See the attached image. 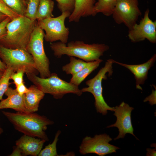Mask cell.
I'll use <instances>...</instances> for the list:
<instances>
[{"instance_id": "1", "label": "cell", "mask_w": 156, "mask_h": 156, "mask_svg": "<svg viewBox=\"0 0 156 156\" xmlns=\"http://www.w3.org/2000/svg\"><path fill=\"white\" fill-rule=\"evenodd\" d=\"M2 113L18 131L25 135L49 140L45 131L48 125L54 122L45 116L27 112L2 111Z\"/></svg>"}, {"instance_id": "2", "label": "cell", "mask_w": 156, "mask_h": 156, "mask_svg": "<svg viewBox=\"0 0 156 156\" xmlns=\"http://www.w3.org/2000/svg\"><path fill=\"white\" fill-rule=\"evenodd\" d=\"M50 47L55 56L60 58L66 55L69 57L79 58L86 62L98 60L109 49V46L105 44L93 43L87 44L83 41H72L66 44L61 42H50Z\"/></svg>"}, {"instance_id": "3", "label": "cell", "mask_w": 156, "mask_h": 156, "mask_svg": "<svg viewBox=\"0 0 156 156\" xmlns=\"http://www.w3.org/2000/svg\"><path fill=\"white\" fill-rule=\"evenodd\" d=\"M37 24L25 16H20L11 20L6 26L7 34L0 40V44L12 49L26 50L32 33Z\"/></svg>"}, {"instance_id": "4", "label": "cell", "mask_w": 156, "mask_h": 156, "mask_svg": "<svg viewBox=\"0 0 156 156\" xmlns=\"http://www.w3.org/2000/svg\"><path fill=\"white\" fill-rule=\"evenodd\" d=\"M30 81L44 94L52 95L56 99H60L68 93L81 96L83 92L79 86L68 82L59 77L55 73L48 77L42 78L34 74L27 75Z\"/></svg>"}, {"instance_id": "5", "label": "cell", "mask_w": 156, "mask_h": 156, "mask_svg": "<svg viewBox=\"0 0 156 156\" xmlns=\"http://www.w3.org/2000/svg\"><path fill=\"white\" fill-rule=\"evenodd\" d=\"M113 60H107L105 66L100 69L97 74L93 78L87 81L86 84L88 86L81 89L82 92H89L93 96L94 106L96 112L103 116L106 115L107 111H113L114 107L109 106L104 100L103 95L102 81L103 79H107V76H111L113 73Z\"/></svg>"}, {"instance_id": "6", "label": "cell", "mask_w": 156, "mask_h": 156, "mask_svg": "<svg viewBox=\"0 0 156 156\" xmlns=\"http://www.w3.org/2000/svg\"><path fill=\"white\" fill-rule=\"evenodd\" d=\"M44 30L37 24L33 30L26 47L27 51L32 56L36 69L40 77L46 78L51 74L50 62L44 51Z\"/></svg>"}, {"instance_id": "7", "label": "cell", "mask_w": 156, "mask_h": 156, "mask_svg": "<svg viewBox=\"0 0 156 156\" xmlns=\"http://www.w3.org/2000/svg\"><path fill=\"white\" fill-rule=\"evenodd\" d=\"M0 58L7 68H12L14 72L24 69L26 75L38 73L32 56L27 51L7 48L0 44Z\"/></svg>"}, {"instance_id": "8", "label": "cell", "mask_w": 156, "mask_h": 156, "mask_svg": "<svg viewBox=\"0 0 156 156\" xmlns=\"http://www.w3.org/2000/svg\"><path fill=\"white\" fill-rule=\"evenodd\" d=\"M70 14L69 12H64L57 17L37 21L38 25L45 31L44 39L46 41L52 42L60 40L62 43H66L69 31L65 25V21Z\"/></svg>"}, {"instance_id": "9", "label": "cell", "mask_w": 156, "mask_h": 156, "mask_svg": "<svg viewBox=\"0 0 156 156\" xmlns=\"http://www.w3.org/2000/svg\"><path fill=\"white\" fill-rule=\"evenodd\" d=\"M112 140V138L106 133L96 135L93 137L86 136L82 139L79 151L83 155L94 153L99 156L116 153L120 148L110 144Z\"/></svg>"}, {"instance_id": "10", "label": "cell", "mask_w": 156, "mask_h": 156, "mask_svg": "<svg viewBox=\"0 0 156 156\" xmlns=\"http://www.w3.org/2000/svg\"><path fill=\"white\" fill-rule=\"evenodd\" d=\"M138 3V0H117L112 15L115 22L130 29L141 15Z\"/></svg>"}, {"instance_id": "11", "label": "cell", "mask_w": 156, "mask_h": 156, "mask_svg": "<svg viewBox=\"0 0 156 156\" xmlns=\"http://www.w3.org/2000/svg\"><path fill=\"white\" fill-rule=\"evenodd\" d=\"M149 13L147 9L139 23H136L129 29L128 36L132 42H136L146 39L151 43H156V21L150 18Z\"/></svg>"}, {"instance_id": "12", "label": "cell", "mask_w": 156, "mask_h": 156, "mask_svg": "<svg viewBox=\"0 0 156 156\" xmlns=\"http://www.w3.org/2000/svg\"><path fill=\"white\" fill-rule=\"evenodd\" d=\"M134 108L129 105L122 102L119 105L114 107V115L116 117V120L114 124L107 127V128L117 127L119 133L114 140L123 138L127 133H130L139 140L133 133V129L132 124L131 114Z\"/></svg>"}, {"instance_id": "13", "label": "cell", "mask_w": 156, "mask_h": 156, "mask_svg": "<svg viewBox=\"0 0 156 156\" xmlns=\"http://www.w3.org/2000/svg\"><path fill=\"white\" fill-rule=\"evenodd\" d=\"M156 60V55L154 54L146 62L141 64L130 65L117 62L113 60V63L117 64L128 69L134 75L136 81L137 89L142 90L140 85L144 84L148 78V70L153 66Z\"/></svg>"}, {"instance_id": "14", "label": "cell", "mask_w": 156, "mask_h": 156, "mask_svg": "<svg viewBox=\"0 0 156 156\" xmlns=\"http://www.w3.org/2000/svg\"><path fill=\"white\" fill-rule=\"evenodd\" d=\"M46 141L24 134L16 141V146L24 155H38Z\"/></svg>"}, {"instance_id": "15", "label": "cell", "mask_w": 156, "mask_h": 156, "mask_svg": "<svg viewBox=\"0 0 156 156\" xmlns=\"http://www.w3.org/2000/svg\"><path fill=\"white\" fill-rule=\"evenodd\" d=\"M4 94L7 96L0 102V109L10 108L17 112H26L24 104L25 94H19L15 89L9 87Z\"/></svg>"}, {"instance_id": "16", "label": "cell", "mask_w": 156, "mask_h": 156, "mask_svg": "<svg viewBox=\"0 0 156 156\" xmlns=\"http://www.w3.org/2000/svg\"><path fill=\"white\" fill-rule=\"evenodd\" d=\"M95 0H74L73 10L69 17V22H78L82 17L94 16Z\"/></svg>"}, {"instance_id": "17", "label": "cell", "mask_w": 156, "mask_h": 156, "mask_svg": "<svg viewBox=\"0 0 156 156\" xmlns=\"http://www.w3.org/2000/svg\"><path fill=\"white\" fill-rule=\"evenodd\" d=\"M28 88V92L24 95L25 106L26 112H34L38 110L40 103L45 94L34 85Z\"/></svg>"}, {"instance_id": "18", "label": "cell", "mask_w": 156, "mask_h": 156, "mask_svg": "<svg viewBox=\"0 0 156 156\" xmlns=\"http://www.w3.org/2000/svg\"><path fill=\"white\" fill-rule=\"evenodd\" d=\"M102 61V60L99 59L88 62L85 67L72 76L70 82L79 86L88 76L96 69Z\"/></svg>"}, {"instance_id": "19", "label": "cell", "mask_w": 156, "mask_h": 156, "mask_svg": "<svg viewBox=\"0 0 156 156\" xmlns=\"http://www.w3.org/2000/svg\"><path fill=\"white\" fill-rule=\"evenodd\" d=\"M54 3L52 0H40L36 13V20L39 21L53 17L52 14Z\"/></svg>"}, {"instance_id": "20", "label": "cell", "mask_w": 156, "mask_h": 156, "mask_svg": "<svg viewBox=\"0 0 156 156\" xmlns=\"http://www.w3.org/2000/svg\"><path fill=\"white\" fill-rule=\"evenodd\" d=\"M70 61L69 63L62 67V70L67 74H71L72 76L85 67L88 62L73 56L70 57Z\"/></svg>"}, {"instance_id": "21", "label": "cell", "mask_w": 156, "mask_h": 156, "mask_svg": "<svg viewBox=\"0 0 156 156\" xmlns=\"http://www.w3.org/2000/svg\"><path fill=\"white\" fill-rule=\"evenodd\" d=\"M117 0H98L94 5V10L97 14L102 13L109 16L112 15Z\"/></svg>"}, {"instance_id": "22", "label": "cell", "mask_w": 156, "mask_h": 156, "mask_svg": "<svg viewBox=\"0 0 156 156\" xmlns=\"http://www.w3.org/2000/svg\"><path fill=\"white\" fill-rule=\"evenodd\" d=\"M2 0L6 5L19 15H24L28 0Z\"/></svg>"}, {"instance_id": "23", "label": "cell", "mask_w": 156, "mask_h": 156, "mask_svg": "<svg viewBox=\"0 0 156 156\" xmlns=\"http://www.w3.org/2000/svg\"><path fill=\"white\" fill-rule=\"evenodd\" d=\"M61 133L60 130H58L55 133L53 142L46 146L42 150L38 155L39 156H57V153L56 145L58 140V137Z\"/></svg>"}, {"instance_id": "24", "label": "cell", "mask_w": 156, "mask_h": 156, "mask_svg": "<svg viewBox=\"0 0 156 156\" xmlns=\"http://www.w3.org/2000/svg\"><path fill=\"white\" fill-rule=\"evenodd\" d=\"M14 70L10 68H7L0 78V100H2L3 95L11 84L9 82L10 76Z\"/></svg>"}, {"instance_id": "25", "label": "cell", "mask_w": 156, "mask_h": 156, "mask_svg": "<svg viewBox=\"0 0 156 156\" xmlns=\"http://www.w3.org/2000/svg\"><path fill=\"white\" fill-rule=\"evenodd\" d=\"M40 0H28L24 16L31 20H36V13Z\"/></svg>"}, {"instance_id": "26", "label": "cell", "mask_w": 156, "mask_h": 156, "mask_svg": "<svg viewBox=\"0 0 156 156\" xmlns=\"http://www.w3.org/2000/svg\"><path fill=\"white\" fill-rule=\"evenodd\" d=\"M57 3V7L62 12H73L74 6V0H55Z\"/></svg>"}, {"instance_id": "27", "label": "cell", "mask_w": 156, "mask_h": 156, "mask_svg": "<svg viewBox=\"0 0 156 156\" xmlns=\"http://www.w3.org/2000/svg\"><path fill=\"white\" fill-rule=\"evenodd\" d=\"M0 12L9 17L11 20L20 16L8 7L3 2L1 1H0Z\"/></svg>"}, {"instance_id": "28", "label": "cell", "mask_w": 156, "mask_h": 156, "mask_svg": "<svg viewBox=\"0 0 156 156\" xmlns=\"http://www.w3.org/2000/svg\"><path fill=\"white\" fill-rule=\"evenodd\" d=\"M24 69H20L12 73L10 76V79L13 81V83L15 86L23 82V76L25 73Z\"/></svg>"}, {"instance_id": "29", "label": "cell", "mask_w": 156, "mask_h": 156, "mask_svg": "<svg viewBox=\"0 0 156 156\" xmlns=\"http://www.w3.org/2000/svg\"><path fill=\"white\" fill-rule=\"evenodd\" d=\"M11 20L8 17L0 22V40L3 38L7 34L6 26Z\"/></svg>"}, {"instance_id": "30", "label": "cell", "mask_w": 156, "mask_h": 156, "mask_svg": "<svg viewBox=\"0 0 156 156\" xmlns=\"http://www.w3.org/2000/svg\"><path fill=\"white\" fill-rule=\"evenodd\" d=\"M16 90L20 94L23 95L27 92L29 90V88H27L25 86L24 82H23L16 86Z\"/></svg>"}, {"instance_id": "31", "label": "cell", "mask_w": 156, "mask_h": 156, "mask_svg": "<svg viewBox=\"0 0 156 156\" xmlns=\"http://www.w3.org/2000/svg\"><path fill=\"white\" fill-rule=\"evenodd\" d=\"M148 101H149V104L151 105L156 104V90H152L151 94L146 98L144 101L145 102Z\"/></svg>"}, {"instance_id": "32", "label": "cell", "mask_w": 156, "mask_h": 156, "mask_svg": "<svg viewBox=\"0 0 156 156\" xmlns=\"http://www.w3.org/2000/svg\"><path fill=\"white\" fill-rule=\"evenodd\" d=\"M22 154L20 149L16 146L14 148L12 153L10 155L11 156H21Z\"/></svg>"}, {"instance_id": "33", "label": "cell", "mask_w": 156, "mask_h": 156, "mask_svg": "<svg viewBox=\"0 0 156 156\" xmlns=\"http://www.w3.org/2000/svg\"><path fill=\"white\" fill-rule=\"evenodd\" d=\"M147 153L146 156H156V148L151 149L150 148H147L146 149Z\"/></svg>"}, {"instance_id": "34", "label": "cell", "mask_w": 156, "mask_h": 156, "mask_svg": "<svg viewBox=\"0 0 156 156\" xmlns=\"http://www.w3.org/2000/svg\"><path fill=\"white\" fill-rule=\"evenodd\" d=\"M6 68L5 64L0 59V72L3 73Z\"/></svg>"}, {"instance_id": "35", "label": "cell", "mask_w": 156, "mask_h": 156, "mask_svg": "<svg viewBox=\"0 0 156 156\" xmlns=\"http://www.w3.org/2000/svg\"><path fill=\"white\" fill-rule=\"evenodd\" d=\"M8 16L0 12V22L5 19Z\"/></svg>"}, {"instance_id": "36", "label": "cell", "mask_w": 156, "mask_h": 156, "mask_svg": "<svg viewBox=\"0 0 156 156\" xmlns=\"http://www.w3.org/2000/svg\"><path fill=\"white\" fill-rule=\"evenodd\" d=\"M3 132V129L0 127V135Z\"/></svg>"}, {"instance_id": "37", "label": "cell", "mask_w": 156, "mask_h": 156, "mask_svg": "<svg viewBox=\"0 0 156 156\" xmlns=\"http://www.w3.org/2000/svg\"><path fill=\"white\" fill-rule=\"evenodd\" d=\"M3 72H0V78H1V76H2L3 74Z\"/></svg>"}, {"instance_id": "38", "label": "cell", "mask_w": 156, "mask_h": 156, "mask_svg": "<svg viewBox=\"0 0 156 156\" xmlns=\"http://www.w3.org/2000/svg\"><path fill=\"white\" fill-rule=\"evenodd\" d=\"M0 1H2V0H0Z\"/></svg>"}]
</instances>
